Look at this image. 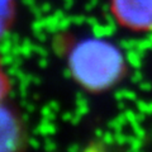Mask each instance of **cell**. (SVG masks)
<instances>
[{
	"label": "cell",
	"instance_id": "6da1fadb",
	"mask_svg": "<svg viewBox=\"0 0 152 152\" xmlns=\"http://www.w3.org/2000/svg\"><path fill=\"white\" fill-rule=\"evenodd\" d=\"M67 69L74 81L89 93L110 90L127 72L124 53L102 37H83L67 52Z\"/></svg>",
	"mask_w": 152,
	"mask_h": 152
},
{
	"label": "cell",
	"instance_id": "7a4b0ae2",
	"mask_svg": "<svg viewBox=\"0 0 152 152\" xmlns=\"http://www.w3.org/2000/svg\"><path fill=\"white\" fill-rule=\"evenodd\" d=\"M115 22L129 32H152V0H109Z\"/></svg>",
	"mask_w": 152,
	"mask_h": 152
},
{
	"label": "cell",
	"instance_id": "277c9868",
	"mask_svg": "<svg viewBox=\"0 0 152 152\" xmlns=\"http://www.w3.org/2000/svg\"><path fill=\"white\" fill-rule=\"evenodd\" d=\"M15 0H0V39L9 32L15 18Z\"/></svg>",
	"mask_w": 152,
	"mask_h": 152
},
{
	"label": "cell",
	"instance_id": "5b68a950",
	"mask_svg": "<svg viewBox=\"0 0 152 152\" xmlns=\"http://www.w3.org/2000/svg\"><path fill=\"white\" fill-rule=\"evenodd\" d=\"M9 88H10V83H9V77L7 75V71L4 70V66L0 61V102H4L9 93Z\"/></svg>",
	"mask_w": 152,
	"mask_h": 152
},
{
	"label": "cell",
	"instance_id": "3957f363",
	"mask_svg": "<svg viewBox=\"0 0 152 152\" xmlns=\"http://www.w3.org/2000/svg\"><path fill=\"white\" fill-rule=\"evenodd\" d=\"M24 141L26 131L17 112L0 102V151L19 150Z\"/></svg>",
	"mask_w": 152,
	"mask_h": 152
}]
</instances>
